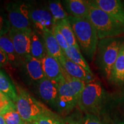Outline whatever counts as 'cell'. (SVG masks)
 Returning a JSON list of instances; mask_svg holds the SVG:
<instances>
[{"label":"cell","instance_id":"52a82bcc","mask_svg":"<svg viewBox=\"0 0 124 124\" xmlns=\"http://www.w3.org/2000/svg\"><path fill=\"white\" fill-rule=\"evenodd\" d=\"M28 16L32 27L40 35L46 31H52L54 22L47 6L29 2H27Z\"/></svg>","mask_w":124,"mask_h":124},{"label":"cell","instance_id":"277c9868","mask_svg":"<svg viewBox=\"0 0 124 124\" xmlns=\"http://www.w3.org/2000/svg\"><path fill=\"white\" fill-rule=\"evenodd\" d=\"M123 36L99 40L97 51V64L103 75L109 80L114 66L122 44Z\"/></svg>","mask_w":124,"mask_h":124},{"label":"cell","instance_id":"44dd1931","mask_svg":"<svg viewBox=\"0 0 124 124\" xmlns=\"http://www.w3.org/2000/svg\"><path fill=\"white\" fill-rule=\"evenodd\" d=\"M64 54L69 59L81 66L87 72L93 74L89 64L82 55L79 48L73 46H70L69 49L64 52Z\"/></svg>","mask_w":124,"mask_h":124},{"label":"cell","instance_id":"cb8c5ba5","mask_svg":"<svg viewBox=\"0 0 124 124\" xmlns=\"http://www.w3.org/2000/svg\"><path fill=\"white\" fill-rule=\"evenodd\" d=\"M1 115L4 118L6 124H22L25 122L18 113L13 102H12L3 111Z\"/></svg>","mask_w":124,"mask_h":124},{"label":"cell","instance_id":"4dcf8cb0","mask_svg":"<svg viewBox=\"0 0 124 124\" xmlns=\"http://www.w3.org/2000/svg\"><path fill=\"white\" fill-rule=\"evenodd\" d=\"M8 63V59L7 55L2 49L0 48V68L5 66Z\"/></svg>","mask_w":124,"mask_h":124},{"label":"cell","instance_id":"7402d4cb","mask_svg":"<svg viewBox=\"0 0 124 124\" xmlns=\"http://www.w3.org/2000/svg\"><path fill=\"white\" fill-rule=\"evenodd\" d=\"M47 7L52 15L54 24H56L60 21L67 19L69 14L67 13L61 1H51L47 3Z\"/></svg>","mask_w":124,"mask_h":124},{"label":"cell","instance_id":"4316f807","mask_svg":"<svg viewBox=\"0 0 124 124\" xmlns=\"http://www.w3.org/2000/svg\"><path fill=\"white\" fill-rule=\"evenodd\" d=\"M52 32L54 36H55L56 40L58 41V44H59L60 46L63 50V52L67 50L70 46L68 44L66 40L65 39L64 37L62 35V33L56 25H54L53 28L52 29Z\"/></svg>","mask_w":124,"mask_h":124},{"label":"cell","instance_id":"7c38bea8","mask_svg":"<svg viewBox=\"0 0 124 124\" xmlns=\"http://www.w3.org/2000/svg\"><path fill=\"white\" fill-rule=\"evenodd\" d=\"M45 77L59 83L64 79V71L56 59L46 55L41 60Z\"/></svg>","mask_w":124,"mask_h":124},{"label":"cell","instance_id":"ac0fdd59","mask_svg":"<svg viewBox=\"0 0 124 124\" xmlns=\"http://www.w3.org/2000/svg\"><path fill=\"white\" fill-rule=\"evenodd\" d=\"M0 48L7 55L9 63L15 66H20L21 59L16 52L8 34L0 37Z\"/></svg>","mask_w":124,"mask_h":124},{"label":"cell","instance_id":"2e32d148","mask_svg":"<svg viewBox=\"0 0 124 124\" xmlns=\"http://www.w3.org/2000/svg\"><path fill=\"white\" fill-rule=\"evenodd\" d=\"M31 56L41 60L46 55L44 39L42 35L35 30H32L30 35Z\"/></svg>","mask_w":124,"mask_h":124},{"label":"cell","instance_id":"603a6c76","mask_svg":"<svg viewBox=\"0 0 124 124\" xmlns=\"http://www.w3.org/2000/svg\"><path fill=\"white\" fill-rule=\"evenodd\" d=\"M55 25H56L58 27L60 31L63 35V36L64 37L65 39L66 40L69 46H73L80 49L68 18L62 20Z\"/></svg>","mask_w":124,"mask_h":124},{"label":"cell","instance_id":"f1b7e54d","mask_svg":"<svg viewBox=\"0 0 124 124\" xmlns=\"http://www.w3.org/2000/svg\"><path fill=\"white\" fill-rule=\"evenodd\" d=\"M13 102L2 91H0V114L7 108L10 103Z\"/></svg>","mask_w":124,"mask_h":124},{"label":"cell","instance_id":"3957f363","mask_svg":"<svg viewBox=\"0 0 124 124\" xmlns=\"http://www.w3.org/2000/svg\"><path fill=\"white\" fill-rule=\"evenodd\" d=\"M58 85L56 108L60 113H68L78 104L86 83L70 77L64 71V79Z\"/></svg>","mask_w":124,"mask_h":124},{"label":"cell","instance_id":"1f68e13d","mask_svg":"<svg viewBox=\"0 0 124 124\" xmlns=\"http://www.w3.org/2000/svg\"><path fill=\"white\" fill-rule=\"evenodd\" d=\"M0 124H6L4 118H3L2 116L1 115V114H0Z\"/></svg>","mask_w":124,"mask_h":124},{"label":"cell","instance_id":"9c48e42d","mask_svg":"<svg viewBox=\"0 0 124 124\" xmlns=\"http://www.w3.org/2000/svg\"><path fill=\"white\" fill-rule=\"evenodd\" d=\"M20 66L26 79L31 84H36L45 78L41 60L29 56L21 60Z\"/></svg>","mask_w":124,"mask_h":124},{"label":"cell","instance_id":"5b68a950","mask_svg":"<svg viewBox=\"0 0 124 124\" xmlns=\"http://www.w3.org/2000/svg\"><path fill=\"white\" fill-rule=\"evenodd\" d=\"M105 100L106 93L101 83L94 79L85 85L78 105L86 114L99 116L104 106Z\"/></svg>","mask_w":124,"mask_h":124},{"label":"cell","instance_id":"7a4b0ae2","mask_svg":"<svg viewBox=\"0 0 124 124\" xmlns=\"http://www.w3.org/2000/svg\"><path fill=\"white\" fill-rule=\"evenodd\" d=\"M90 1L87 18L94 25L99 40L119 37L124 34V25Z\"/></svg>","mask_w":124,"mask_h":124},{"label":"cell","instance_id":"ffe728a7","mask_svg":"<svg viewBox=\"0 0 124 124\" xmlns=\"http://www.w3.org/2000/svg\"><path fill=\"white\" fill-rule=\"evenodd\" d=\"M0 91L13 102L16 103L17 98L16 88L14 86L8 76L0 69Z\"/></svg>","mask_w":124,"mask_h":124},{"label":"cell","instance_id":"30bf717a","mask_svg":"<svg viewBox=\"0 0 124 124\" xmlns=\"http://www.w3.org/2000/svg\"><path fill=\"white\" fill-rule=\"evenodd\" d=\"M32 31L17 30L11 28L8 33L16 52L21 60L31 56L30 35Z\"/></svg>","mask_w":124,"mask_h":124},{"label":"cell","instance_id":"d4e9b609","mask_svg":"<svg viewBox=\"0 0 124 124\" xmlns=\"http://www.w3.org/2000/svg\"><path fill=\"white\" fill-rule=\"evenodd\" d=\"M10 29L11 25L5 8L0 7V37L8 34Z\"/></svg>","mask_w":124,"mask_h":124},{"label":"cell","instance_id":"ba28073f","mask_svg":"<svg viewBox=\"0 0 124 124\" xmlns=\"http://www.w3.org/2000/svg\"><path fill=\"white\" fill-rule=\"evenodd\" d=\"M11 28L17 30L32 31L31 22L28 16L27 2L21 1H11L5 6Z\"/></svg>","mask_w":124,"mask_h":124},{"label":"cell","instance_id":"6da1fadb","mask_svg":"<svg viewBox=\"0 0 124 124\" xmlns=\"http://www.w3.org/2000/svg\"><path fill=\"white\" fill-rule=\"evenodd\" d=\"M80 49L90 61L94 59L97 51L99 39L94 25L87 18L68 17Z\"/></svg>","mask_w":124,"mask_h":124},{"label":"cell","instance_id":"d6a6232c","mask_svg":"<svg viewBox=\"0 0 124 124\" xmlns=\"http://www.w3.org/2000/svg\"><path fill=\"white\" fill-rule=\"evenodd\" d=\"M116 124H124V121H120V122H117Z\"/></svg>","mask_w":124,"mask_h":124},{"label":"cell","instance_id":"836d02e7","mask_svg":"<svg viewBox=\"0 0 124 124\" xmlns=\"http://www.w3.org/2000/svg\"><path fill=\"white\" fill-rule=\"evenodd\" d=\"M22 124H32L31 123H28V122H24V123H23Z\"/></svg>","mask_w":124,"mask_h":124},{"label":"cell","instance_id":"8fae6325","mask_svg":"<svg viewBox=\"0 0 124 124\" xmlns=\"http://www.w3.org/2000/svg\"><path fill=\"white\" fill-rule=\"evenodd\" d=\"M35 85L40 98L49 106L56 108L58 98V83L45 77Z\"/></svg>","mask_w":124,"mask_h":124},{"label":"cell","instance_id":"9a60e30c","mask_svg":"<svg viewBox=\"0 0 124 124\" xmlns=\"http://www.w3.org/2000/svg\"><path fill=\"white\" fill-rule=\"evenodd\" d=\"M66 11L69 16L77 18H87L90 1L85 0H66L63 1Z\"/></svg>","mask_w":124,"mask_h":124},{"label":"cell","instance_id":"f546056e","mask_svg":"<svg viewBox=\"0 0 124 124\" xmlns=\"http://www.w3.org/2000/svg\"><path fill=\"white\" fill-rule=\"evenodd\" d=\"M63 124H83V119L70 117L63 120Z\"/></svg>","mask_w":124,"mask_h":124},{"label":"cell","instance_id":"484cf974","mask_svg":"<svg viewBox=\"0 0 124 124\" xmlns=\"http://www.w3.org/2000/svg\"><path fill=\"white\" fill-rule=\"evenodd\" d=\"M31 124H63V120H61L56 115L49 111L43 115Z\"/></svg>","mask_w":124,"mask_h":124},{"label":"cell","instance_id":"8992f818","mask_svg":"<svg viewBox=\"0 0 124 124\" xmlns=\"http://www.w3.org/2000/svg\"><path fill=\"white\" fill-rule=\"evenodd\" d=\"M16 88L17 98L15 104L25 122L31 123L38 118L51 111L25 90L20 86Z\"/></svg>","mask_w":124,"mask_h":124},{"label":"cell","instance_id":"d6986e66","mask_svg":"<svg viewBox=\"0 0 124 124\" xmlns=\"http://www.w3.org/2000/svg\"><path fill=\"white\" fill-rule=\"evenodd\" d=\"M42 36L44 41L46 54L59 60L64 55V52L56 40L52 31L44 32L42 34Z\"/></svg>","mask_w":124,"mask_h":124},{"label":"cell","instance_id":"83f0119b","mask_svg":"<svg viewBox=\"0 0 124 124\" xmlns=\"http://www.w3.org/2000/svg\"><path fill=\"white\" fill-rule=\"evenodd\" d=\"M83 124H108L102 120L99 116L92 114H86L83 118Z\"/></svg>","mask_w":124,"mask_h":124},{"label":"cell","instance_id":"4fadbf2b","mask_svg":"<svg viewBox=\"0 0 124 124\" xmlns=\"http://www.w3.org/2000/svg\"><path fill=\"white\" fill-rule=\"evenodd\" d=\"M58 61L65 72L70 77L85 82L86 84L94 79L93 74L89 73L81 66L69 59L64 54Z\"/></svg>","mask_w":124,"mask_h":124},{"label":"cell","instance_id":"e0dca14e","mask_svg":"<svg viewBox=\"0 0 124 124\" xmlns=\"http://www.w3.org/2000/svg\"><path fill=\"white\" fill-rule=\"evenodd\" d=\"M109 80L116 85L124 84V43L113 67Z\"/></svg>","mask_w":124,"mask_h":124},{"label":"cell","instance_id":"5bb4252c","mask_svg":"<svg viewBox=\"0 0 124 124\" xmlns=\"http://www.w3.org/2000/svg\"><path fill=\"white\" fill-rule=\"evenodd\" d=\"M92 2L103 11L124 25V5L120 0H94Z\"/></svg>","mask_w":124,"mask_h":124}]
</instances>
